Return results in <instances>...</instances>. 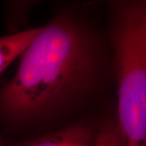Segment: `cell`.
Masks as SVG:
<instances>
[{"instance_id":"obj_1","label":"cell","mask_w":146,"mask_h":146,"mask_svg":"<svg viewBox=\"0 0 146 146\" xmlns=\"http://www.w3.org/2000/svg\"><path fill=\"white\" fill-rule=\"evenodd\" d=\"M21 56L15 76L0 92V109L18 121L72 104L94 87L102 68L95 36L68 16L42 27Z\"/></svg>"},{"instance_id":"obj_2","label":"cell","mask_w":146,"mask_h":146,"mask_svg":"<svg viewBox=\"0 0 146 146\" xmlns=\"http://www.w3.org/2000/svg\"><path fill=\"white\" fill-rule=\"evenodd\" d=\"M112 43L118 126L128 145L146 144V3H115Z\"/></svg>"},{"instance_id":"obj_3","label":"cell","mask_w":146,"mask_h":146,"mask_svg":"<svg viewBox=\"0 0 146 146\" xmlns=\"http://www.w3.org/2000/svg\"><path fill=\"white\" fill-rule=\"evenodd\" d=\"M96 133L89 123L79 122L16 146H96Z\"/></svg>"},{"instance_id":"obj_4","label":"cell","mask_w":146,"mask_h":146,"mask_svg":"<svg viewBox=\"0 0 146 146\" xmlns=\"http://www.w3.org/2000/svg\"><path fill=\"white\" fill-rule=\"evenodd\" d=\"M41 28L29 29L0 38V74L18 56L23 54L41 31Z\"/></svg>"},{"instance_id":"obj_5","label":"cell","mask_w":146,"mask_h":146,"mask_svg":"<svg viewBox=\"0 0 146 146\" xmlns=\"http://www.w3.org/2000/svg\"><path fill=\"white\" fill-rule=\"evenodd\" d=\"M96 139L102 146H126L118 122L106 120L97 130Z\"/></svg>"},{"instance_id":"obj_6","label":"cell","mask_w":146,"mask_h":146,"mask_svg":"<svg viewBox=\"0 0 146 146\" xmlns=\"http://www.w3.org/2000/svg\"><path fill=\"white\" fill-rule=\"evenodd\" d=\"M0 146H4V145H3V141H2V139H1V137H0Z\"/></svg>"},{"instance_id":"obj_7","label":"cell","mask_w":146,"mask_h":146,"mask_svg":"<svg viewBox=\"0 0 146 146\" xmlns=\"http://www.w3.org/2000/svg\"><path fill=\"white\" fill-rule=\"evenodd\" d=\"M97 146H102L101 145H100V144H98V145H97Z\"/></svg>"}]
</instances>
